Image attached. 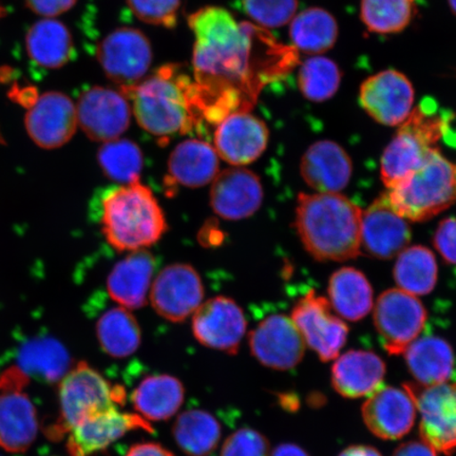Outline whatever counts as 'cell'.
I'll return each mask as SVG.
<instances>
[{
  "instance_id": "cell-1",
  "label": "cell",
  "mask_w": 456,
  "mask_h": 456,
  "mask_svg": "<svg viewBox=\"0 0 456 456\" xmlns=\"http://www.w3.org/2000/svg\"><path fill=\"white\" fill-rule=\"evenodd\" d=\"M188 25L195 37L193 68L204 88L226 90L248 81L254 59L253 27L214 5L191 14Z\"/></svg>"
},
{
  "instance_id": "cell-2",
  "label": "cell",
  "mask_w": 456,
  "mask_h": 456,
  "mask_svg": "<svg viewBox=\"0 0 456 456\" xmlns=\"http://www.w3.org/2000/svg\"><path fill=\"white\" fill-rule=\"evenodd\" d=\"M362 210L338 193L298 197L296 230L307 253L319 261L354 259L362 249Z\"/></svg>"
},
{
  "instance_id": "cell-3",
  "label": "cell",
  "mask_w": 456,
  "mask_h": 456,
  "mask_svg": "<svg viewBox=\"0 0 456 456\" xmlns=\"http://www.w3.org/2000/svg\"><path fill=\"white\" fill-rule=\"evenodd\" d=\"M101 224L107 242L118 252L146 249L168 230L156 196L140 180L105 193Z\"/></svg>"
},
{
  "instance_id": "cell-4",
  "label": "cell",
  "mask_w": 456,
  "mask_h": 456,
  "mask_svg": "<svg viewBox=\"0 0 456 456\" xmlns=\"http://www.w3.org/2000/svg\"><path fill=\"white\" fill-rule=\"evenodd\" d=\"M178 77L167 68L127 90L136 121L158 138H167L191 126L190 86Z\"/></svg>"
},
{
  "instance_id": "cell-5",
  "label": "cell",
  "mask_w": 456,
  "mask_h": 456,
  "mask_svg": "<svg viewBox=\"0 0 456 456\" xmlns=\"http://www.w3.org/2000/svg\"><path fill=\"white\" fill-rule=\"evenodd\" d=\"M456 167L432 151L423 167L387 190V196L403 219L426 221L449 208L456 201Z\"/></svg>"
},
{
  "instance_id": "cell-6",
  "label": "cell",
  "mask_w": 456,
  "mask_h": 456,
  "mask_svg": "<svg viewBox=\"0 0 456 456\" xmlns=\"http://www.w3.org/2000/svg\"><path fill=\"white\" fill-rule=\"evenodd\" d=\"M446 127V119L431 110L430 102L412 110L381 157V179L387 190L423 167Z\"/></svg>"
},
{
  "instance_id": "cell-7",
  "label": "cell",
  "mask_w": 456,
  "mask_h": 456,
  "mask_svg": "<svg viewBox=\"0 0 456 456\" xmlns=\"http://www.w3.org/2000/svg\"><path fill=\"white\" fill-rule=\"evenodd\" d=\"M124 390L112 387L87 362H81L68 372L60 386V419L49 427L53 440L67 433L89 416L116 408L124 399Z\"/></svg>"
},
{
  "instance_id": "cell-8",
  "label": "cell",
  "mask_w": 456,
  "mask_h": 456,
  "mask_svg": "<svg viewBox=\"0 0 456 456\" xmlns=\"http://www.w3.org/2000/svg\"><path fill=\"white\" fill-rule=\"evenodd\" d=\"M427 311L416 296L401 289L386 290L374 309V323L391 355H403L425 328Z\"/></svg>"
},
{
  "instance_id": "cell-9",
  "label": "cell",
  "mask_w": 456,
  "mask_h": 456,
  "mask_svg": "<svg viewBox=\"0 0 456 456\" xmlns=\"http://www.w3.org/2000/svg\"><path fill=\"white\" fill-rule=\"evenodd\" d=\"M98 60L107 77L127 91L144 79L152 62V48L144 33L122 27L99 44Z\"/></svg>"
},
{
  "instance_id": "cell-10",
  "label": "cell",
  "mask_w": 456,
  "mask_h": 456,
  "mask_svg": "<svg viewBox=\"0 0 456 456\" xmlns=\"http://www.w3.org/2000/svg\"><path fill=\"white\" fill-rule=\"evenodd\" d=\"M403 387L412 395L420 415L421 441L436 452L452 454L456 450V383Z\"/></svg>"
},
{
  "instance_id": "cell-11",
  "label": "cell",
  "mask_w": 456,
  "mask_h": 456,
  "mask_svg": "<svg viewBox=\"0 0 456 456\" xmlns=\"http://www.w3.org/2000/svg\"><path fill=\"white\" fill-rule=\"evenodd\" d=\"M330 307L327 298L311 290L294 306L290 316L305 346L324 362L339 356L349 334L346 324L334 315Z\"/></svg>"
},
{
  "instance_id": "cell-12",
  "label": "cell",
  "mask_w": 456,
  "mask_h": 456,
  "mask_svg": "<svg viewBox=\"0 0 456 456\" xmlns=\"http://www.w3.org/2000/svg\"><path fill=\"white\" fill-rule=\"evenodd\" d=\"M204 287L195 267L170 265L152 283L151 301L159 316L171 322H183L202 305Z\"/></svg>"
},
{
  "instance_id": "cell-13",
  "label": "cell",
  "mask_w": 456,
  "mask_h": 456,
  "mask_svg": "<svg viewBox=\"0 0 456 456\" xmlns=\"http://www.w3.org/2000/svg\"><path fill=\"white\" fill-rule=\"evenodd\" d=\"M77 113L78 126L85 134L102 144L126 133L133 114L126 96L99 86L79 96Z\"/></svg>"
},
{
  "instance_id": "cell-14",
  "label": "cell",
  "mask_w": 456,
  "mask_h": 456,
  "mask_svg": "<svg viewBox=\"0 0 456 456\" xmlns=\"http://www.w3.org/2000/svg\"><path fill=\"white\" fill-rule=\"evenodd\" d=\"M247 328L241 306L224 296L203 302L192 317V333L200 344L231 355L237 354Z\"/></svg>"
},
{
  "instance_id": "cell-15",
  "label": "cell",
  "mask_w": 456,
  "mask_h": 456,
  "mask_svg": "<svg viewBox=\"0 0 456 456\" xmlns=\"http://www.w3.org/2000/svg\"><path fill=\"white\" fill-rule=\"evenodd\" d=\"M248 344L256 361L273 370H292L305 356L304 338L292 318L282 314L264 319L250 332Z\"/></svg>"
},
{
  "instance_id": "cell-16",
  "label": "cell",
  "mask_w": 456,
  "mask_h": 456,
  "mask_svg": "<svg viewBox=\"0 0 456 456\" xmlns=\"http://www.w3.org/2000/svg\"><path fill=\"white\" fill-rule=\"evenodd\" d=\"M359 102L376 122L385 126H398L412 112L413 86L401 72L381 71L362 83Z\"/></svg>"
},
{
  "instance_id": "cell-17",
  "label": "cell",
  "mask_w": 456,
  "mask_h": 456,
  "mask_svg": "<svg viewBox=\"0 0 456 456\" xmlns=\"http://www.w3.org/2000/svg\"><path fill=\"white\" fill-rule=\"evenodd\" d=\"M266 124L248 111H236L222 118L215 133V150L232 167H240L258 159L269 144Z\"/></svg>"
},
{
  "instance_id": "cell-18",
  "label": "cell",
  "mask_w": 456,
  "mask_h": 456,
  "mask_svg": "<svg viewBox=\"0 0 456 456\" xmlns=\"http://www.w3.org/2000/svg\"><path fill=\"white\" fill-rule=\"evenodd\" d=\"M26 130L43 150H57L67 144L78 126L77 107L69 96L51 91L39 96L28 110Z\"/></svg>"
},
{
  "instance_id": "cell-19",
  "label": "cell",
  "mask_w": 456,
  "mask_h": 456,
  "mask_svg": "<svg viewBox=\"0 0 456 456\" xmlns=\"http://www.w3.org/2000/svg\"><path fill=\"white\" fill-rule=\"evenodd\" d=\"M418 408L406 387H379L362 406V419L370 433L386 441L407 436L415 424Z\"/></svg>"
},
{
  "instance_id": "cell-20",
  "label": "cell",
  "mask_w": 456,
  "mask_h": 456,
  "mask_svg": "<svg viewBox=\"0 0 456 456\" xmlns=\"http://www.w3.org/2000/svg\"><path fill=\"white\" fill-rule=\"evenodd\" d=\"M264 202V187L258 175L243 167L220 171L210 190V207L220 218L248 219Z\"/></svg>"
},
{
  "instance_id": "cell-21",
  "label": "cell",
  "mask_w": 456,
  "mask_h": 456,
  "mask_svg": "<svg viewBox=\"0 0 456 456\" xmlns=\"http://www.w3.org/2000/svg\"><path fill=\"white\" fill-rule=\"evenodd\" d=\"M152 427L140 415L119 412L118 407L89 416L73 427L67 441L70 456H91L121 438L127 432Z\"/></svg>"
},
{
  "instance_id": "cell-22",
  "label": "cell",
  "mask_w": 456,
  "mask_h": 456,
  "mask_svg": "<svg viewBox=\"0 0 456 456\" xmlns=\"http://www.w3.org/2000/svg\"><path fill=\"white\" fill-rule=\"evenodd\" d=\"M411 239L406 219L395 212L387 193L362 215V248L379 259H391L403 252Z\"/></svg>"
},
{
  "instance_id": "cell-23",
  "label": "cell",
  "mask_w": 456,
  "mask_h": 456,
  "mask_svg": "<svg viewBox=\"0 0 456 456\" xmlns=\"http://www.w3.org/2000/svg\"><path fill=\"white\" fill-rule=\"evenodd\" d=\"M352 170L351 158L344 148L332 141L313 144L300 165L302 178L319 193H338L345 190Z\"/></svg>"
},
{
  "instance_id": "cell-24",
  "label": "cell",
  "mask_w": 456,
  "mask_h": 456,
  "mask_svg": "<svg viewBox=\"0 0 456 456\" xmlns=\"http://www.w3.org/2000/svg\"><path fill=\"white\" fill-rule=\"evenodd\" d=\"M72 359L60 340L37 336L22 342L14 355V366L28 380L53 385L69 372Z\"/></svg>"
},
{
  "instance_id": "cell-25",
  "label": "cell",
  "mask_w": 456,
  "mask_h": 456,
  "mask_svg": "<svg viewBox=\"0 0 456 456\" xmlns=\"http://www.w3.org/2000/svg\"><path fill=\"white\" fill-rule=\"evenodd\" d=\"M155 269V256L148 250L131 252L113 266L107 279L108 294L125 309H140L147 304Z\"/></svg>"
},
{
  "instance_id": "cell-26",
  "label": "cell",
  "mask_w": 456,
  "mask_h": 456,
  "mask_svg": "<svg viewBox=\"0 0 456 456\" xmlns=\"http://www.w3.org/2000/svg\"><path fill=\"white\" fill-rule=\"evenodd\" d=\"M385 375V362L378 354L370 351L352 350L336 358L330 379L339 395L359 398L379 389Z\"/></svg>"
},
{
  "instance_id": "cell-27",
  "label": "cell",
  "mask_w": 456,
  "mask_h": 456,
  "mask_svg": "<svg viewBox=\"0 0 456 456\" xmlns=\"http://www.w3.org/2000/svg\"><path fill=\"white\" fill-rule=\"evenodd\" d=\"M37 409L21 392L0 395V448L11 453L27 452L37 436Z\"/></svg>"
},
{
  "instance_id": "cell-28",
  "label": "cell",
  "mask_w": 456,
  "mask_h": 456,
  "mask_svg": "<svg viewBox=\"0 0 456 456\" xmlns=\"http://www.w3.org/2000/svg\"><path fill=\"white\" fill-rule=\"evenodd\" d=\"M168 173L176 183L198 188L212 183L219 174V156L208 142L191 139L170 153Z\"/></svg>"
},
{
  "instance_id": "cell-29",
  "label": "cell",
  "mask_w": 456,
  "mask_h": 456,
  "mask_svg": "<svg viewBox=\"0 0 456 456\" xmlns=\"http://www.w3.org/2000/svg\"><path fill=\"white\" fill-rule=\"evenodd\" d=\"M407 367L420 386L448 383L455 366L452 346L436 336L418 338L403 353Z\"/></svg>"
},
{
  "instance_id": "cell-30",
  "label": "cell",
  "mask_w": 456,
  "mask_h": 456,
  "mask_svg": "<svg viewBox=\"0 0 456 456\" xmlns=\"http://www.w3.org/2000/svg\"><path fill=\"white\" fill-rule=\"evenodd\" d=\"M185 389L181 380L162 374L148 376L131 396L135 411L152 421L167 420L183 404Z\"/></svg>"
},
{
  "instance_id": "cell-31",
  "label": "cell",
  "mask_w": 456,
  "mask_h": 456,
  "mask_svg": "<svg viewBox=\"0 0 456 456\" xmlns=\"http://www.w3.org/2000/svg\"><path fill=\"white\" fill-rule=\"evenodd\" d=\"M330 304L349 322L362 321L373 309V289L366 276L353 267L333 273L329 283Z\"/></svg>"
},
{
  "instance_id": "cell-32",
  "label": "cell",
  "mask_w": 456,
  "mask_h": 456,
  "mask_svg": "<svg viewBox=\"0 0 456 456\" xmlns=\"http://www.w3.org/2000/svg\"><path fill=\"white\" fill-rule=\"evenodd\" d=\"M28 55L45 69H60L71 59V33L61 21L43 20L34 24L26 37Z\"/></svg>"
},
{
  "instance_id": "cell-33",
  "label": "cell",
  "mask_w": 456,
  "mask_h": 456,
  "mask_svg": "<svg viewBox=\"0 0 456 456\" xmlns=\"http://www.w3.org/2000/svg\"><path fill=\"white\" fill-rule=\"evenodd\" d=\"M289 24L290 41L302 53L319 55L332 49L338 41V21L327 10L306 9L295 15Z\"/></svg>"
},
{
  "instance_id": "cell-34",
  "label": "cell",
  "mask_w": 456,
  "mask_h": 456,
  "mask_svg": "<svg viewBox=\"0 0 456 456\" xmlns=\"http://www.w3.org/2000/svg\"><path fill=\"white\" fill-rule=\"evenodd\" d=\"M96 338L102 350L114 358H125L138 351L141 328L136 318L123 306L102 314L96 323Z\"/></svg>"
},
{
  "instance_id": "cell-35",
  "label": "cell",
  "mask_w": 456,
  "mask_h": 456,
  "mask_svg": "<svg viewBox=\"0 0 456 456\" xmlns=\"http://www.w3.org/2000/svg\"><path fill=\"white\" fill-rule=\"evenodd\" d=\"M173 435L186 454L204 456L218 447L221 426L214 415L203 410H190L176 419Z\"/></svg>"
},
{
  "instance_id": "cell-36",
  "label": "cell",
  "mask_w": 456,
  "mask_h": 456,
  "mask_svg": "<svg viewBox=\"0 0 456 456\" xmlns=\"http://www.w3.org/2000/svg\"><path fill=\"white\" fill-rule=\"evenodd\" d=\"M398 288L414 296L430 294L437 281V264L429 248L416 245L399 254L395 267Z\"/></svg>"
},
{
  "instance_id": "cell-37",
  "label": "cell",
  "mask_w": 456,
  "mask_h": 456,
  "mask_svg": "<svg viewBox=\"0 0 456 456\" xmlns=\"http://www.w3.org/2000/svg\"><path fill=\"white\" fill-rule=\"evenodd\" d=\"M98 162L108 179L126 185L140 180L144 157L134 141L117 139L100 147Z\"/></svg>"
},
{
  "instance_id": "cell-38",
  "label": "cell",
  "mask_w": 456,
  "mask_h": 456,
  "mask_svg": "<svg viewBox=\"0 0 456 456\" xmlns=\"http://www.w3.org/2000/svg\"><path fill=\"white\" fill-rule=\"evenodd\" d=\"M298 83L306 100L326 102L338 93L341 71L334 61L326 56L314 55L301 65Z\"/></svg>"
},
{
  "instance_id": "cell-39",
  "label": "cell",
  "mask_w": 456,
  "mask_h": 456,
  "mask_svg": "<svg viewBox=\"0 0 456 456\" xmlns=\"http://www.w3.org/2000/svg\"><path fill=\"white\" fill-rule=\"evenodd\" d=\"M362 20L370 32L395 34L411 22L415 0H362Z\"/></svg>"
},
{
  "instance_id": "cell-40",
  "label": "cell",
  "mask_w": 456,
  "mask_h": 456,
  "mask_svg": "<svg viewBox=\"0 0 456 456\" xmlns=\"http://www.w3.org/2000/svg\"><path fill=\"white\" fill-rule=\"evenodd\" d=\"M245 13L256 24L276 28L289 24L298 9V0H243Z\"/></svg>"
},
{
  "instance_id": "cell-41",
  "label": "cell",
  "mask_w": 456,
  "mask_h": 456,
  "mask_svg": "<svg viewBox=\"0 0 456 456\" xmlns=\"http://www.w3.org/2000/svg\"><path fill=\"white\" fill-rule=\"evenodd\" d=\"M182 0H127L136 19L146 24L171 28L175 26Z\"/></svg>"
},
{
  "instance_id": "cell-42",
  "label": "cell",
  "mask_w": 456,
  "mask_h": 456,
  "mask_svg": "<svg viewBox=\"0 0 456 456\" xmlns=\"http://www.w3.org/2000/svg\"><path fill=\"white\" fill-rule=\"evenodd\" d=\"M267 438L260 432L248 428L238 430L227 438L222 447L221 456H270Z\"/></svg>"
},
{
  "instance_id": "cell-43",
  "label": "cell",
  "mask_w": 456,
  "mask_h": 456,
  "mask_svg": "<svg viewBox=\"0 0 456 456\" xmlns=\"http://www.w3.org/2000/svg\"><path fill=\"white\" fill-rule=\"evenodd\" d=\"M435 245L444 260L456 265V218L441 222L435 235Z\"/></svg>"
},
{
  "instance_id": "cell-44",
  "label": "cell",
  "mask_w": 456,
  "mask_h": 456,
  "mask_svg": "<svg viewBox=\"0 0 456 456\" xmlns=\"http://www.w3.org/2000/svg\"><path fill=\"white\" fill-rule=\"evenodd\" d=\"M34 13L45 17L59 16L74 7L77 0H25Z\"/></svg>"
},
{
  "instance_id": "cell-45",
  "label": "cell",
  "mask_w": 456,
  "mask_h": 456,
  "mask_svg": "<svg viewBox=\"0 0 456 456\" xmlns=\"http://www.w3.org/2000/svg\"><path fill=\"white\" fill-rule=\"evenodd\" d=\"M392 456H437V452L420 440L402 444Z\"/></svg>"
},
{
  "instance_id": "cell-46",
  "label": "cell",
  "mask_w": 456,
  "mask_h": 456,
  "mask_svg": "<svg viewBox=\"0 0 456 456\" xmlns=\"http://www.w3.org/2000/svg\"><path fill=\"white\" fill-rule=\"evenodd\" d=\"M126 456H175L162 444L157 443H141L134 444Z\"/></svg>"
},
{
  "instance_id": "cell-47",
  "label": "cell",
  "mask_w": 456,
  "mask_h": 456,
  "mask_svg": "<svg viewBox=\"0 0 456 456\" xmlns=\"http://www.w3.org/2000/svg\"><path fill=\"white\" fill-rule=\"evenodd\" d=\"M10 98L19 102L22 107L30 108L36 104L39 96L37 95V90L34 87H26L22 89L14 88L10 93Z\"/></svg>"
},
{
  "instance_id": "cell-48",
  "label": "cell",
  "mask_w": 456,
  "mask_h": 456,
  "mask_svg": "<svg viewBox=\"0 0 456 456\" xmlns=\"http://www.w3.org/2000/svg\"><path fill=\"white\" fill-rule=\"evenodd\" d=\"M270 456H310L305 450L295 444H281L273 450Z\"/></svg>"
},
{
  "instance_id": "cell-49",
  "label": "cell",
  "mask_w": 456,
  "mask_h": 456,
  "mask_svg": "<svg viewBox=\"0 0 456 456\" xmlns=\"http://www.w3.org/2000/svg\"><path fill=\"white\" fill-rule=\"evenodd\" d=\"M338 456H383L378 449L364 444L347 447Z\"/></svg>"
},
{
  "instance_id": "cell-50",
  "label": "cell",
  "mask_w": 456,
  "mask_h": 456,
  "mask_svg": "<svg viewBox=\"0 0 456 456\" xmlns=\"http://www.w3.org/2000/svg\"><path fill=\"white\" fill-rule=\"evenodd\" d=\"M450 9H452V12L456 15V0H448Z\"/></svg>"
},
{
  "instance_id": "cell-51",
  "label": "cell",
  "mask_w": 456,
  "mask_h": 456,
  "mask_svg": "<svg viewBox=\"0 0 456 456\" xmlns=\"http://www.w3.org/2000/svg\"><path fill=\"white\" fill-rule=\"evenodd\" d=\"M455 173H456V170H455Z\"/></svg>"
}]
</instances>
